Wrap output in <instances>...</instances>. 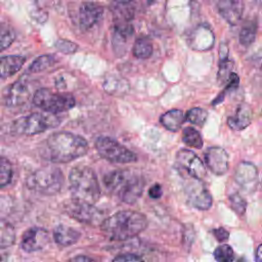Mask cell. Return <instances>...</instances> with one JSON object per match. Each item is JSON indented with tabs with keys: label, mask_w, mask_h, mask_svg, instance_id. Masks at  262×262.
<instances>
[{
	"label": "cell",
	"mask_w": 262,
	"mask_h": 262,
	"mask_svg": "<svg viewBox=\"0 0 262 262\" xmlns=\"http://www.w3.org/2000/svg\"><path fill=\"white\" fill-rule=\"evenodd\" d=\"M87 140L75 133L59 131L49 135L43 142L42 155L53 163H68L88 151Z\"/></svg>",
	"instance_id": "obj_1"
},
{
	"label": "cell",
	"mask_w": 262,
	"mask_h": 262,
	"mask_svg": "<svg viewBox=\"0 0 262 262\" xmlns=\"http://www.w3.org/2000/svg\"><path fill=\"white\" fill-rule=\"evenodd\" d=\"M147 226L145 215L132 210L119 211L104 218L100 223L102 232L114 241H125L134 237Z\"/></svg>",
	"instance_id": "obj_2"
},
{
	"label": "cell",
	"mask_w": 262,
	"mask_h": 262,
	"mask_svg": "<svg viewBox=\"0 0 262 262\" xmlns=\"http://www.w3.org/2000/svg\"><path fill=\"white\" fill-rule=\"evenodd\" d=\"M103 183L110 192L129 205L137 202L144 189L143 177L131 170L112 171L103 177Z\"/></svg>",
	"instance_id": "obj_3"
},
{
	"label": "cell",
	"mask_w": 262,
	"mask_h": 262,
	"mask_svg": "<svg viewBox=\"0 0 262 262\" xmlns=\"http://www.w3.org/2000/svg\"><path fill=\"white\" fill-rule=\"evenodd\" d=\"M69 189L72 202L94 205L100 198V186L94 171L86 166H78L69 174Z\"/></svg>",
	"instance_id": "obj_4"
},
{
	"label": "cell",
	"mask_w": 262,
	"mask_h": 262,
	"mask_svg": "<svg viewBox=\"0 0 262 262\" xmlns=\"http://www.w3.org/2000/svg\"><path fill=\"white\" fill-rule=\"evenodd\" d=\"M63 182V174L58 168L43 167L33 171L28 176L26 185L35 192L52 195L60 191Z\"/></svg>",
	"instance_id": "obj_5"
},
{
	"label": "cell",
	"mask_w": 262,
	"mask_h": 262,
	"mask_svg": "<svg viewBox=\"0 0 262 262\" xmlns=\"http://www.w3.org/2000/svg\"><path fill=\"white\" fill-rule=\"evenodd\" d=\"M60 123L54 114L33 113L15 120L11 126L14 133L20 135H36L55 128Z\"/></svg>",
	"instance_id": "obj_6"
},
{
	"label": "cell",
	"mask_w": 262,
	"mask_h": 262,
	"mask_svg": "<svg viewBox=\"0 0 262 262\" xmlns=\"http://www.w3.org/2000/svg\"><path fill=\"white\" fill-rule=\"evenodd\" d=\"M33 103L44 112L55 115L73 108L76 100L71 93H59L48 88H40L34 93Z\"/></svg>",
	"instance_id": "obj_7"
},
{
	"label": "cell",
	"mask_w": 262,
	"mask_h": 262,
	"mask_svg": "<svg viewBox=\"0 0 262 262\" xmlns=\"http://www.w3.org/2000/svg\"><path fill=\"white\" fill-rule=\"evenodd\" d=\"M95 148L100 157L112 163L127 164L136 161L134 152L107 136H99L95 140Z\"/></svg>",
	"instance_id": "obj_8"
},
{
	"label": "cell",
	"mask_w": 262,
	"mask_h": 262,
	"mask_svg": "<svg viewBox=\"0 0 262 262\" xmlns=\"http://www.w3.org/2000/svg\"><path fill=\"white\" fill-rule=\"evenodd\" d=\"M184 194L187 203L195 209L208 210L212 206V195L201 179L191 177L184 185Z\"/></svg>",
	"instance_id": "obj_9"
},
{
	"label": "cell",
	"mask_w": 262,
	"mask_h": 262,
	"mask_svg": "<svg viewBox=\"0 0 262 262\" xmlns=\"http://www.w3.org/2000/svg\"><path fill=\"white\" fill-rule=\"evenodd\" d=\"M67 212L72 218L89 225L100 224L104 220V213L94 205L72 202L67 206Z\"/></svg>",
	"instance_id": "obj_10"
},
{
	"label": "cell",
	"mask_w": 262,
	"mask_h": 262,
	"mask_svg": "<svg viewBox=\"0 0 262 262\" xmlns=\"http://www.w3.org/2000/svg\"><path fill=\"white\" fill-rule=\"evenodd\" d=\"M177 167L190 177L202 179L206 175V168L201 159L189 149H180L176 154Z\"/></svg>",
	"instance_id": "obj_11"
},
{
	"label": "cell",
	"mask_w": 262,
	"mask_h": 262,
	"mask_svg": "<svg viewBox=\"0 0 262 262\" xmlns=\"http://www.w3.org/2000/svg\"><path fill=\"white\" fill-rule=\"evenodd\" d=\"M257 167L250 162H241L234 172L235 182L246 191L253 192L256 190L259 177Z\"/></svg>",
	"instance_id": "obj_12"
},
{
	"label": "cell",
	"mask_w": 262,
	"mask_h": 262,
	"mask_svg": "<svg viewBox=\"0 0 262 262\" xmlns=\"http://www.w3.org/2000/svg\"><path fill=\"white\" fill-rule=\"evenodd\" d=\"M49 243V233L42 227H31L28 229L20 242V248L28 253L40 251Z\"/></svg>",
	"instance_id": "obj_13"
},
{
	"label": "cell",
	"mask_w": 262,
	"mask_h": 262,
	"mask_svg": "<svg viewBox=\"0 0 262 262\" xmlns=\"http://www.w3.org/2000/svg\"><path fill=\"white\" fill-rule=\"evenodd\" d=\"M205 161L212 173L221 176L228 170V154L220 146H212L205 152Z\"/></svg>",
	"instance_id": "obj_14"
},
{
	"label": "cell",
	"mask_w": 262,
	"mask_h": 262,
	"mask_svg": "<svg viewBox=\"0 0 262 262\" xmlns=\"http://www.w3.org/2000/svg\"><path fill=\"white\" fill-rule=\"evenodd\" d=\"M103 8L95 2H84L79 9V25L81 30L91 29L101 18Z\"/></svg>",
	"instance_id": "obj_15"
},
{
	"label": "cell",
	"mask_w": 262,
	"mask_h": 262,
	"mask_svg": "<svg viewBox=\"0 0 262 262\" xmlns=\"http://www.w3.org/2000/svg\"><path fill=\"white\" fill-rule=\"evenodd\" d=\"M219 14L230 25L235 26L241 21L244 12L243 0H219L217 3Z\"/></svg>",
	"instance_id": "obj_16"
},
{
	"label": "cell",
	"mask_w": 262,
	"mask_h": 262,
	"mask_svg": "<svg viewBox=\"0 0 262 262\" xmlns=\"http://www.w3.org/2000/svg\"><path fill=\"white\" fill-rule=\"evenodd\" d=\"M29 95L30 91L28 85L24 81L19 80L6 89L4 94V103L10 107L19 106L28 100Z\"/></svg>",
	"instance_id": "obj_17"
},
{
	"label": "cell",
	"mask_w": 262,
	"mask_h": 262,
	"mask_svg": "<svg viewBox=\"0 0 262 262\" xmlns=\"http://www.w3.org/2000/svg\"><path fill=\"white\" fill-rule=\"evenodd\" d=\"M80 236L81 233L78 230L67 225L60 224L53 229V238L61 247H69L76 244Z\"/></svg>",
	"instance_id": "obj_18"
},
{
	"label": "cell",
	"mask_w": 262,
	"mask_h": 262,
	"mask_svg": "<svg viewBox=\"0 0 262 262\" xmlns=\"http://www.w3.org/2000/svg\"><path fill=\"white\" fill-rule=\"evenodd\" d=\"M26 57L21 55H5L0 57V78L5 79L16 74L24 66Z\"/></svg>",
	"instance_id": "obj_19"
},
{
	"label": "cell",
	"mask_w": 262,
	"mask_h": 262,
	"mask_svg": "<svg viewBox=\"0 0 262 262\" xmlns=\"http://www.w3.org/2000/svg\"><path fill=\"white\" fill-rule=\"evenodd\" d=\"M252 121V111L248 104H241L235 114L227 119V125L235 131L247 128Z\"/></svg>",
	"instance_id": "obj_20"
},
{
	"label": "cell",
	"mask_w": 262,
	"mask_h": 262,
	"mask_svg": "<svg viewBox=\"0 0 262 262\" xmlns=\"http://www.w3.org/2000/svg\"><path fill=\"white\" fill-rule=\"evenodd\" d=\"M185 121V116L180 110H171L163 114L160 118L161 124L169 131H178Z\"/></svg>",
	"instance_id": "obj_21"
},
{
	"label": "cell",
	"mask_w": 262,
	"mask_h": 262,
	"mask_svg": "<svg viewBox=\"0 0 262 262\" xmlns=\"http://www.w3.org/2000/svg\"><path fill=\"white\" fill-rule=\"evenodd\" d=\"M15 242V229L5 219L0 218V248H8Z\"/></svg>",
	"instance_id": "obj_22"
},
{
	"label": "cell",
	"mask_w": 262,
	"mask_h": 262,
	"mask_svg": "<svg viewBox=\"0 0 262 262\" xmlns=\"http://www.w3.org/2000/svg\"><path fill=\"white\" fill-rule=\"evenodd\" d=\"M152 53V44L146 37H139L133 45V54L137 58H148Z\"/></svg>",
	"instance_id": "obj_23"
},
{
	"label": "cell",
	"mask_w": 262,
	"mask_h": 262,
	"mask_svg": "<svg viewBox=\"0 0 262 262\" xmlns=\"http://www.w3.org/2000/svg\"><path fill=\"white\" fill-rule=\"evenodd\" d=\"M257 24L255 21H247L241 29L239 32V43L246 47L250 46L256 38L257 34Z\"/></svg>",
	"instance_id": "obj_24"
},
{
	"label": "cell",
	"mask_w": 262,
	"mask_h": 262,
	"mask_svg": "<svg viewBox=\"0 0 262 262\" xmlns=\"http://www.w3.org/2000/svg\"><path fill=\"white\" fill-rule=\"evenodd\" d=\"M57 61V58L54 54H44L37 57L29 67V72L31 73H38L47 70L48 68L52 67Z\"/></svg>",
	"instance_id": "obj_25"
},
{
	"label": "cell",
	"mask_w": 262,
	"mask_h": 262,
	"mask_svg": "<svg viewBox=\"0 0 262 262\" xmlns=\"http://www.w3.org/2000/svg\"><path fill=\"white\" fill-rule=\"evenodd\" d=\"M103 87L108 93L114 95H121L128 91L129 84L127 81L120 78H110L104 81Z\"/></svg>",
	"instance_id": "obj_26"
},
{
	"label": "cell",
	"mask_w": 262,
	"mask_h": 262,
	"mask_svg": "<svg viewBox=\"0 0 262 262\" xmlns=\"http://www.w3.org/2000/svg\"><path fill=\"white\" fill-rule=\"evenodd\" d=\"M183 142L193 148H201L203 146V138L200 132L193 127H186L182 132Z\"/></svg>",
	"instance_id": "obj_27"
},
{
	"label": "cell",
	"mask_w": 262,
	"mask_h": 262,
	"mask_svg": "<svg viewBox=\"0 0 262 262\" xmlns=\"http://www.w3.org/2000/svg\"><path fill=\"white\" fill-rule=\"evenodd\" d=\"M12 175L13 169L10 161L5 157L0 156V188L7 186L11 182Z\"/></svg>",
	"instance_id": "obj_28"
},
{
	"label": "cell",
	"mask_w": 262,
	"mask_h": 262,
	"mask_svg": "<svg viewBox=\"0 0 262 262\" xmlns=\"http://www.w3.org/2000/svg\"><path fill=\"white\" fill-rule=\"evenodd\" d=\"M15 39V32L8 24H0V52L8 48Z\"/></svg>",
	"instance_id": "obj_29"
},
{
	"label": "cell",
	"mask_w": 262,
	"mask_h": 262,
	"mask_svg": "<svg viewBox=\"0 0 262 262\" xmlns=\"http://www.w3.org/2000/svg\"><path fill=\"white\" fill-rule=\"evenodd\" d=\"M214 259L217 262H233L234 252L230 246L222 244L214 250Z\"/></svg>",
	"instance_id": "obj_30"
},
{
	"label": "cell",
	"mask_w": 262,
	"mask_h": 262,
	"mask_svg": "<svg viewBox=\"0 0 262 262\" xmlns=\"http://www.w3.org/2000/svg\"><path fill=\"white\" fill-rule=\"evenodd\" d=\"M186 120L193 124V125H198V126H203L205 124V122L207 121L208 118V113L206 110L201 108V107H193L190 108L187 114H186Z\"/></svg>",
	"instance_id": "obj_31"
},
{
	"label": "cell",
	"mask_w": 262,
	"mask_h": 262,
	"mask_svg": "<svg viewBox=\"0 0 262 262\" xmlns=\"http://www.w3.org/2000/svg\"><path fill=\"white\" fill-rule=\"evenodd\" d=\"M229 200V204H230V207L232 208V210L239 216L244 215L245 212H246V209H247V202L246 200L238 193L234 192V193H231L228 198Z\"/></svg>",
	"instance_id": "obj_32"
},
{
	"label": "cell",
	"mask_w": 262,
	"mask_h": 262,
	"mask_svg": "<svg viewBox=\"0 0 262 262\" xmlns=\"http://www.w3.org/2000/svg\"><path fill=\"white\" fill-rule=\"evenodd\" d=\"M55 47L59 52H62L64 54H71L77 51L78 45L70 40H64V39H59L55 42Z\"/></svg>",
	"instance_id": "obj_33"
},
{
	"label": "cell",
	"mask_w": 262,
	"mask_h": 262,
	"mask_svg": "<svg viewBox=\"0 0 262 262\" xmlns=\"http://www.w3.org/2000/svg\"><path fill=\"white\" fill-rule=\"evenodd\" d=\"M238 82H239L238 76H237L236 74H234V73H230V75H229V77H228V79H227V84H226V87H225L224 91L220 94V96H218V97L214 100L213 104L219 103V102L223 99L224 93H226V92H228V91H231V90L235 89V88L238 86Z\"/></svg>",
	"instance_id": "obj_34"
},
{
	"label": "cell",
	"mask_w": 262,
	"mask_h": 262,
	"mask_svg": "<svg viewBox=\"0 0 262 262\" xmlns=\"http://www.w3.org/2000/svg\"><path fill=\"white\" fill-rule=\"evenodd\" d=\"M113 262H144L139 256L135 254H122L117 256Z\"/></svg>",
	"instance_id": "obj_35"
},
{
	"label": "cell",
	"mask_w": 262,
	"mask_h": 262,
	"mask_svg": "<svg viewBox=\"0 0 262 262\" xmlns=\"http://www.w3.org/2000/svg\"><path fill=\"white\" fill-rule=\"evenodd\" d=\"M213 234L217 238V241H219V242H226L229 237V232L223 227H219V228L214 229Z\"/></svg>",
	"instance_id": "obj_36"
},
{
	"label": "cell",
	"mask_w": 262,
	"mask_h": 262,
	"mask_svg": "<svg viewBox=\"0 0 262 262\" xmlns=\"http://www.w3.org/2000/svg\"><path fill=\"white\" fill-rule=\"evenodd\" d=\"M148 194L151 199H155V200H158L162 196V186L159 184V183H156L154 184L149 190H148Z\"/></svg>",
	"instance_id": "obj_37"
},
{
	"label": "cell",
	"mask_w": 262,
	"mask_h": 262,
	"mask_svg": "<svg viewBox=\"0 0 262 262\" xmlns=\"http://www.w3.org/2000/svg\"><path fill=\"white\" fill-rule=\"evenodd\" d=\"M68 262H96V261L94 259L88 257V256L78 255V256H75V257L71 258Z\"/></svg>",
	"instance_id": "obj_38"
},
{
	"label": "cell",
	"mask_w": 262,
	"mask_h": 262,
	"mask_svg": "<svg viewBox=\"0 0 262 262\" xmlns=\"http://www.w3.org/2000/svg\"><path fill=\"white\" fill-rule=\"evenodd\" d=\"M255 260L256 262H262V244H260L256 249Z\"/></svg>",
	"instance_id": "obj_39"
},
{
	"label": "cell",
	"mask_w": 262,
	"mask_h": 262,
	"mask_svg": "<svg viewBox=\"0 0 262 262\" xmlns=\"http://www.w3.org/2000/svg\"><path fill=\"white\" fill-rule=\"evenodd\" d=\"M119 5H127L131 2V0H114Z\"/></svg>",
	"instance_id": "obj_40"
},
{
	"label": "cell",
	"mask_w": 262,
	"mask_h": 262,
	"mask_svg": "<svg viewBox=\"0 0 262 262\" xmlns=\"http://www.w3.org/2000/svg\"><path fill=\"white\" fill-rule=\"evenodd\" d=\"M0 262H5V260H4V258H3V256L0 254Z\"/></svg>",
	"instance_id": "obj_41"
}]
</instances>
